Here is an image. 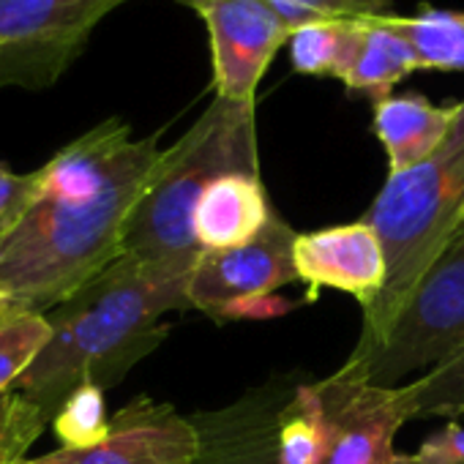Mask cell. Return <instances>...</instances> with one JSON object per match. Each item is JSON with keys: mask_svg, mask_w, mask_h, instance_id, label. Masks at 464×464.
I'll use <instances>...</instances> for the list:
<instances>
[{"mask_svg": "<svg viewBox=\"0 0 464 464\" xmlns=\"http://www.w3.org/2000/svg\"><path fill=\"white\" fill-rule=\"evenodd\" d=\"M44 188L42 169L36 172H14L6 164H0V238L25 218Z\"/></svg>", "mask_w": 464, "mask_h": 464, "instance_id": "obj_24", "label": "cell"}, {"mask_svg": "<svg viewBox=\"0 0 464 464\" xmlns=\"http://www.w3.org/2000/svg\"><path fill=\"white\" fill-rule=\"evenodd\" d=\"M366 42V17L317 20L290 36V61L298 74L347 80Z\"/></svg>", "mask_w": 464, "mask_h": 464, "instance_id": "obj_17", "label": "cell"}, {"mask_svg": "<svg viewBox=\"0 0 464 464\" xmlns=\"http://www.w3.org/2000/svg\"><path fill=\"white\" fill-rule=\"evenodd\" d=\"M453 118L456 104L437 107L418 93L374 102L372 131L385 148L388 172H404L429 159L445 142Z\"/></svg>", "mask_w": 464, "mask_h": 464, "instance_id": "obj_14", "label": "cell"}, {"mask_svg": "<svg viewBox=\"0 0 464 464\" xmlns=\"http://www.w3.org/2000/svg\"><path fill=\"white\" fill-rule=\"evenodd\" d=\"M199 450L194 418L172 404L137 396L110 420V434L82 450L58 448L44 453L50 464H188Z\"/></svg>", "mask_w": 464, "mask_h": 464, "instance_id": "obj_9", "label": "cell"}, {"mask_svg": "<svg viewBox=\"0 0 464 464\" xmlns=\"http://www.w3.org/2000/svg\"><path fill=\"white\" fill-rule=\"evenodd\" d=\"M53 339L47 314L0 312V396L9 393Z\"/></svg>", "mask_w": 464, "mask_h": 464, "instance_id": "obj_20", "label": "cell"}, {"mask_svg": "<svg viewBox=\"0 0 464 464\" xmlns=\"http://www.w3.org/2000/svg\"><path fill=\"white\" fill-rule=\"evenodd\" d=\"M260 175L255 104L213 99L191 129L169 148L131 213L123 257L142 266L194 268L199 249L191 236L194 208L221 175Z\"/></svg>", "mask_w": 464, "mask_h": 464, "instance_id": "obj_4", "label": "cell"}, {"mask_svg": "<svg viewBox=\"0 0 464 464\" xmlns=\"http://www.w3.org/2000/svg\"><path fill=\"white\" fill-rule=\"evenodd\" d=\"M382 241L388 279L380 298L363 312L355 350L377 344L431 263L464 227V99L445 142L420 164L388 172L363 216Z\"/></svg>", "mask_w": 464, "mask_h": 464, "instance_id": "obj_3", "label": "cell"}, {"mask_svg": "<svg viewBox=\"0 0 464 464\" xmlns=\"http://www.w3.org/2000/svg\"><path fill=\"white\" fill-rule=\"evenodd\" d=\"M295 31L317 20H361L391 14L393 0H266Z\"/></svg>", "mask_w": 464, "mask_h": 464, "instance_id": "obj_23", "label": "cell"}, {"mask_svg": "<svg viewBox=\"0 0 464 464\" xmlns=\"http://www.w3.org/2000/svg\"><path fill=\"white\" fill-rule=\"evenodd\" d=\"M407 420L464 418V347L434 369L396 385Z\"/></svg>", "mask_w": 464, "mask_h": 464, "instance_id": "obj_19", "label": "cell"}, {"mask_svg": "<svg viewBox=\"0 0 464 464\" xmlns=\"http://www.w3.org/2000/svg\"><path fill=\"white\" fill-rule=\"evenodd\" d=\"M298 232L279 216L249 244L199 252V260L188 279V309H199L210 320H218L221 309L244 301L274 295L298 279L293 260Z\"/></svg>", "mask_w": 464, "mask_h": 464, "instance_id": "obj_8", "label": "cell"}, {"mask_svg": "<svg viewBox=\"0 0 464 464\" xmlns=\"http://www.w3.org/2000/svg\"><path fill=\"white\" fill-rule=\"evenodd\" d=\"M164 148L102 121L44 167V188L0 238V312L50 314L123 257L126 229Z\"/></svg>", "mask_w": 464, "mask_h": 464, "instance_id": "obj_1", "label": "cell"}, {"mask_svg": "<svg viewBox=\"0 0 464 464\" xmlns=\"http://www.w3.org/2000/svg\"><path fill=\"white\" fill-rule=\"evenodd\" d=\"M410 42L420 72H464V12L420 4L412 14H388Z\"/></svg>", "mask_w": 464, "mask_h": 464, "instance_id": "obj_18", "label": "cell"}, {"mask_svg": "<svg viewBox=\"0 0 464 464\" xmlns=\"http://www.w3.org/2000/svg\"><path fill=\"white\" fill-rule=\"evenodd\" d=\"M412 72H420L418 58L410 42L391 25L388 14L366 17V42L344 88L350 93H363L372 102H382Z\"/></svg>", "mask_w": 464, "mask_h": 464, "instance_id": "obj_16", "label": "cell"}, {"mask_svg": "<svg viewBox=\"0 0 464 464\" xmlns=\"http://www.w3.org/2000/svg\"><path fill=\"white\" fill-rule=\"evenodd\" d=\"M208 28L213 91L218 99L255 104L257 85L293 28L266 0H183Z\"/></svg>", "mask_w": 464, "mask_h": 464, "instance_id": "obj_7", "label": "cell"}, {"mask_svg": "<svg viewBox=\"0 0 464 464\" xmlns=\"http://www.w3.org/2000/svg\"><path fill=\"white\" fill-rule=\"evenodd\" d=\"M464 347V227L431 263L385 336L350 353L342 372L380 385H404Z\"/></svg>", "mask_w": 464, "mask_h": 464, "instance_id": "obj_5", "label": "cell"}, {"mask_svg": "<svg viewBox=\"0 0 464 464\" xmlns=\"http://www.w3.org/2000/svg\"><path fill=\"white\" fill-rule=\"evenodd\" d=\"M274 216L260 175L229 172L202 191L191 218V236L199 252L232 249L257 238Z\"/></svg>", "mask_w": 464, "mask_h": 464, "instance_id": "obj_13", "label": "cell"}, {"mask_svg": "<svg viewBox=\"0 0 464 464\" xmlns=\"http://www.w3.org/2000/svg\"><path fill=\"white\" fill-rule=\"evenodd\" d=\"M129 0H0V88L44 91Z\"/></svg>", "mask_w": 464, "mask_h": 464, "instance_id": "obj_6", "label": "cell"}, {"mask_svg": "<svg viewBox=\"0 0 464 464\" xmlns=\"http://www.w3.org/2000/svg\"><path fill=\"white\" fill-rule=\"evenodd\" d=\"M336 442V420L320 382H298L279 415V464H328Z\"/></svg>", "mask_w": 464, "mask_h": 464, "instance_id": "obj_15", "label": "cell"}, {"mask_svg": "<svg viewBox=\"0 0 464 464\" xmlns=\"http://www.w3.org/2000/svg\"><path fill=\"white\" fill-rule=\"evenodd\" d=\"M295 385L274 380L213 412L191 415L199 429V450L188 464H279V415Z\"/></svg>", "mask_w": 464, "mask_h": 464, "instance_id": "obj_12", "label": "cell"}, {"mask_svg": "<svg viewBox=\"0 0 464 464\" xmlns=\"http://www.w3.org/2000/svg\"><path fill=\"white\" fill-rule=\"evenodd\" d=\"M17 464H50L44 456H39V459H23V461H17Z\"/></svg>", "mask_w": 464, "mask_h": 464, "instance_id": "obj_27", "label": "cell"}, {"mask_svg": "<svg viewBox=\"0 0 464 464\" xmlns=\"http://www.w3.org/2000/svg\"><path fill=\"white\" fill-rule=\"evenodd\" d=\"M50 418L23 393L0 396V464H17L42 437Z\"/></svg>", "mask_w": 464, "mask_h": 464, "instance_id": "obj_22", "label": "cell"}, {"mask_svg": "<svg viewBox=\"0 0 464 464\" xmlns=\"http://www.w3.org/2000/svg\"><path fill=\"white\" fill-rule=\"evenodd\" d=\"M290 309H295L293 301L287 298H276V295H260V298H244L221 309L216 323H232V320H268V317H279L287 314Z\"/></svg>", "mask_w": 464, "mask_h": 464, "instance_id": "obj_26", "label": "cell"}, {"mask_svg": "<svg viewBox=\"0 0 464 464\" xmlns=\"http://www.w3.org/2000/svg\"><path fill=\"white\" fill-rule=\"evenodd\" d=\"M336 420L328 464H396V431L407 423L399 388H380L347 372L317 380Z\"/></svg>", "mask_w": 464, "mask_h": 464, "instance_id": "obj_11", "label": "cell"}, {"mask_svg": "<svg viewBox=\"0 0 464 464\" xmlns=\"http://www.w3.org/2000/svg\"><path fill=\"white\" fill-rule=\"evenodd\" d=\"M110 420L104 388L96 382H82L61 404L58 415L53 418V429L61 440V448L82 450L99 445L110 434Z\"/></svg>", "mask_w": 464, "mask_h": 464, "instance_id": "obj_21", "label": "cell"}, {"mask_svg": "<svg viewBox=\"0 0 464 464\" xmlns=\"http://www.w3.org/2000/svg\"><path fill=\"white\" fill-rule=\"evenodd\" d=\"M191 271L121 257L47 314L53 339L12 391L39 404L53 423L77 385H118L167 339L161 317L188 309Z\"/></svg>", "mask_w": 464, "mask_h": 464, "instance_id": "obj_2", "label": "cell"}, {"mask_svg": "<svg viewBox=\"0 0 464 464\" xmlns=\"http://www.w3.org/2000/svg\"><path fill=\"white\" fill-rule=\"evenodd\" d=\"M396 464H464V426L448 420L429 434L415 453H399Z\"/></svg>", "mask_w": 464, "mask_h": 464, "instance_id": "obj_25", "label": "cell"}, {"mask_svg": "<svg viewBox=\"0 0 464 464\" xmlns=\"http://www.w3.org/2000/svg\"><path fill=\"white\" fill-rule=\"evenodd\" d=\"M293 260L298 279L309 287L306 301H314L320 290H339L353 295L366 312L388 279L382 241L366 218L298 232Z\"/></svg>", "mask_w": 464, "mask_h": 464, "instance_id": "obj_10", "label": "cell"}]
</instances>
